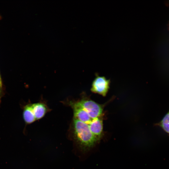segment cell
Segmentation results:
<instances>
[{"label":"cell","instance_id":"obj_6","mask_svg":"<svg viewBox=\"0 0 169 169\" xmlns=\"http://www.w3.org/2000/svg\"><path fill=\"white\" fill-rule=\"evenodd\" d=\"M32 109L36 120L43 118L47 111L46 105L42 103L31 104Z\"/></svg>","mask_w":169,"mask_h":169},{"label":"cell","instance_id":"obj_1","mask_svg":"<svg viewBox=\"0 0 169 169\" xmlns=\"http://www.w3.org/2000/svg\"><path fill=\"white\" fill-rule=\"evenodd\" d=\"M73 126L75 140L82 149H89L100 141L93 134L87 124L74 118Z\"/></svg>","mask_w":169,"mask_h":169},{"label":"cell","instance_id":"obj_8","mask_svg":"<svg viewBox=\"0 0 169 169\" xmlns=\"http://www.w3.org/2000/svg\"><path fill=\"white\" fill-rule=\"evenodd\" d=\"M157 125L166 132L169 134V111Z\"/></svg>","mask_w":169,"mask_h":169},{"label":"cell","instance_id":"obj_5","mask_svg":"<svg viewBox=\"0 0 169 169\" xmlns=\"http://www.w3.org/2000/svg\"><path fill=\"white\" fill-rule=\"evenodd\" d=\"M93 134L99 140L103 132V121L100 117L93 119L88 125Z\"/></svg>","mask_w":169,"mask_h":169},{"label":"cell","instance_id":"obj_4","mask_svg":"<svg viewBox=\"0 0 169 169\" xmlns=\"http://www.w3.org/2000/svg\"><path fill=\"white\" fill-rule=\"evenodd\" d=\"M71 105L73 109L74 118L89 125L93 119L76 102L72 103Z\"/></svg>","mask_w":169,"mask_h":169},{"label":"cell","instance_id":"obj_2","mask_svg":"<svg viewBox=\"0 0 169 169\" xmlns=\"http://www.w3.org/2000/svg\"><path fill=\"white\" fill-rule=\"evenodd\" d=\"M76 103L85 110L93 119L100 117L102 114V105L92 100L84 99Z\"/></svg>","mask_w":169,"mask_h":169},{"label":"cell","instance_id":"obj_3","mask_svg":"<svg viewBox=\"0 0 169 169\" xmlns=\"http://www.w3.org/2000/svg\"><path fill=\"white\" fill-rule=\"evenodd\" d=\"M110 80L103 76H97L93 81L91 90L94 93L105 96L109 88Z\"/></svg>","mask_w":169,"mask_h":169},{"label":"cell","instance_id":"obj_9","mask_svg":"<svg viewBox=\"0 0 169 169\" xmlns=\"http://www.w3.org/2000/svg\"><path fill=\"white\" fill-rule=\"evenodd\" d=\"M3 93V84L0 74V102Z\"/></svg>","mask_w":169,"mask_h":169},{"label":"cell","instance_id":"obj_7","mask_svg":"<svg viewBox=\"0 0 169 169\" xmlns=\"http://www.w3.org/2000/svg\"><path fill=\"white\" fill-rule=\"evenodd\" d=\"M23 116L24 121L27 124L32 123L36 120L32 109L31 104L25 106Z\"/></svg>","mask_w":169,"mask_h":169}]
</instances>
